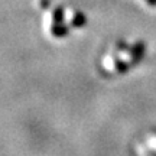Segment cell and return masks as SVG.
<instances>
[{"label":"cell","instance_id":"cell-1","mask_svg":"<svg viewBox=\"0 0 156 156\" xmlns=\"http://www.w3.org/2000/svg\"><path fill=\"white\" fill-rule=\"evenodd\" d=\"M84 23H85V16H84L81 12L78 10H73L71 12V25L73 26H83Z\"/></svg>","mask_w":156,"mask_h":156},{"label":"cell","instance_id":"cell-2","mask_svg":"<svg viewBox=\"0 0 156 156\" xmlns=\"http://www.w3.org/2000/svg\"><path fill=\"white\" fill-rule=\"evenodd\" d=\"M151 156H156V153H152V155Z\"/></svg>","mask_w":156,"mask_h":156}]
</instances>
